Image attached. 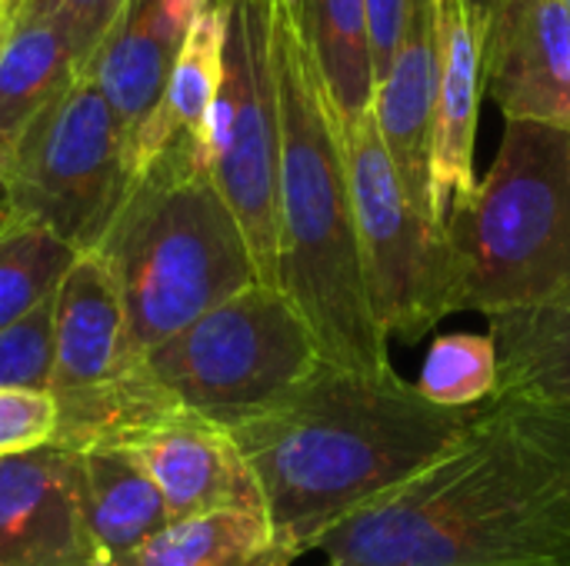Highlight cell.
<instances>
[{
  "label": "cell",
  "instance_id": "ffe728a7",
  "mask_svg": "<svg viewBox=\"0 0 570 566\" xmlns=\"http://www.w3.org/2000/svg\"><path fill=\"white\" fill-rule=\"evenodd\" d=\"M301 20L321 83L341 127L374 107L367 0H287Z\"/></svg>",
  "mask_w": 570,
  "mask_h": 566
},
{
  "label": "cell",
  "instance_id": "603a6c76",
  "mask_svg": "<svg viewBox=\"0 0 570 566\" xmlns=\"http://www.w3.org/2000/svg\"><path fill=\"white\" fill-rule=\"evenodd\" d=\"M77 250L43 227L13 220L0 234V330L50 300Z\"/></svg>",
  "mask_w": 570,
  "mask_h": 566
},
{
  "label": "cell",
  "instance_id": "e0dca14e",
  "mask_svg": "<svg viewBox=\"0 0 570 566\" xmlns=\"http://www.w3.org/2000/svg\"><path fill=\"white\" fill-rule=\"evenodd\" d=\"M77 454L83 470L87 527L100 566L124 564L170 524L167 500L134 454L120 447H90Z\"/></svg>",
  "mask_w": 570,
  "mask_h": 566
},
{
  "label": "cell",
  "instance_id": "d4e9b609",
  "mask_svg": "<svg viewBox=\"0 0 570 566\" xmlns=\"http://www.w3.org/2000/svg\"><path fill=\"white\" fill-rule=\"evenodd\" d=\"M57 294L0 330V390H47L53 370Z\"/></svg>",
  "mask_w": 570,
  "mask_h": 566
},
{
  "label": "cell",
  "instance_id": "484cf974",
  "mask_svg": "<svg viewBox=\"0 0 570 566\" xmlns=\"http://www.w3.org/2000/svg\"><path fill=\"white\" fill-rule=\"evenodd\" d=\"M130 0H13V17L53 27L77 57L80 73Z\"/></svg>",
  "mask_w": 570,
  "mask_h": 566
},
{
  "label": "cell",
  "instance_id": "4316f807",
  "mask_svg": "<svg viewBox=\"0 0 570 566\" xmlns=\"http://www.w3.org/2000/svg\"><path fill=\"white\" fill-rule=\"evenodd\" d=\"M57 437V404L47 390H0V457L50 447Z\"/></svg>",
  "mask_w": 570,
  "mask_h": 566
},
{
  "label": "cell",
  "instance_id": "8fae6325",
  "mask_svg": "<svg viewBox=\"0 0 570 566\" xmlns=\"http://www.w3.org/2000/svg\"><path fill=\"white\" fill-rule=\"evenodd\" d=\"M0 566H100L77 450L0 457Z\"/></svg>",
  "mask_w": 570,
  "mask_h": 566
},
{
  "label": "cell",
  "instance_id": "ac0fdd59",
  "mask_svg": "<svg viewBox=\"0 0 570 566\" xmlns=\"http://www.w3.org/2000/svg\"><path fill=\"white\" fill-rule=\"evenodd\" d=\"M498 394L570 407V284L548 300L491 314Z\"/></svg>",
  "mask_w": 570,
  "mask_h": 566
},
{
  "label": "cell",
  "instance_id": "cb8c5ba5",
  "mask_svg": "<svg viewBox=\"0 0 570 566\" xmlns=\"http://www.w3.org/2000/svg\"><path fill=\"white\" fill-rule=\"evenodd\" d=\"M431 404L464 410L491 404L498 394V350L491 334H448L428 350L414 384Z\"/></svg>",
  "mask_w": 570,
  "mask_h": 566
},
{
  "label": "cell",
  "instance_id": "277c9868",
  "mask_svg": "<svg viewBox=\"0 0 570 566\" xmlns=\"http://www.w3.org/2000/svg\"><path fill=\"white\" fill-rule=\"evenodd\" d=\"M97 250L120 284L137 360L224 300L264 284L190 137L170 140L130 183Z\"/></svg>",
  "mask_w": 570,
  "mask_h": 566
},
{
  "label": "cell",
  "instance_id": "2e32d148",
  "mask_svg": "<svg viewBox=\"0 0 570 566\" xmlns=\"http://www.w3.org/2000/svg\"><path fill=\"white\" fill-rule=\"evenodd\" d=\"M441 40V83L434 113V157H431V214L444 230L458 203H464L474 180V137L481 110V43L474 37L464 0H438Z\"/></svg>",
  "mask_w": 570,
  "mask_h": 566
},
{
  "label": "cell",
  "instance_id": "83f0119b",
  "mask_svg": "<svg viewBox=\"0 0 570 566\" xmlns=\"http://www.w3.org/2000/svg\"><path fill=\"white\" fill-rule=\"evenodd\" d=\"M407 7L411 0H367V20H371V57H374V87L387 73L401 33L407 23Z\"/></svg>",
  "mask_w": 570,
  "mask_h": 566
},
{
  "label": "cell",
  "instance_id": "d6986e66",
  "mask_svg": "<svg viewBox=\"0 0 570 566\" xmlns=\"http://www.w3.org/2000/svg\"><path fill=\"white\" fill-rule=\"evenodd\" d=\"M80 77L67 40L37 20L13 17L0 43V167H7L23 130Z\"/></svg>",
  "mask_w": 570,
  "mask_h": 566
},
{
  "label": "cell",
  "instance_id": "9a60e30c",
  "mask_svg": "<svg viewBox=\"0 0 570 566\" xmlns=\"http://www.w3.org/2000/svg\"><path fill=\"white\" fill-rule=\"evenodd\" d=\"M137 354L130 347L127 310L110 260L100 250L77 254L57 290L53 317V370L50 397L100 390L130 374Z\"/></svg>",
  "mask_w": 570,
  "mask_h": 566
},
{
  "label": "cell",
  "instance_id": "d6a6232c",
  "mask_svg": "<svg viewBox=\"0 0 570 566\" xmlns=\"http://www.w3.org/2000/svg\"><path fill=\"white\" fill-rule=\"evenodd\" d=\"M217 3H227V0H217ZM267 3H274V0H267Z\"/></svg>",
  "mask_w": 570,
  "mask_h": 566
},
{
  "label": "cell",
  "instance_id": "8992f818",
  "mask_svg": "<svg viewBox=\"0 0 570 566\" xmlns=\"http://www.w3.org/2000/svg\"><path fill=\"white\" fill-rule=\"evenodd\" d=\"M321 347L277 284H254L140 357L144 374L184 410L237 430L281 404Z\"/></svg>",
  "mask_w": 570,
  "mask_h": 566
},
{
  "label": "cell",
  "instance_id": "7a4b0ae2",
  "mask_svg": "<svg viewBox=\"0 0 570 566\" xmlns=\"http://www.w3.org/2000/svg\"><path fill=\"white\" fill-rule=\"evenodd\" d=\"M484 410H451L397 374L371 377L321 360L234 440L277 544L297 560L351 514L431 467Z\"/></svg>",
  "mask_w": 570,
  "mask_h": 566
},
{
  "label": "cell",
  "instance_id": "3957f363",
  "mask_svg": "<svg viewBox=\"0 0 570 566\" xmlns=\"http://www.w3.org/2000/svg\"><path fill=\"white\" fill-rule=\"evenodd\" d=\"M271 50L281 117L277 287L314 330L324 360L371 377L394 374L371 304L344 127L287 0L271 3Z\"/></svg>",
  "mask_w": 570,
  "mask_h": 566
},
{
  "label": "cell",
  "instance_id": "44dd1931",
  "mask_svg": "<svg viewBox=\"0 0 570 566\" xmlns=\"http://www.w3.org/2000/svg\"><path fill=\"white\" fill-rule=\"evenodd\" d=\"M224 33H227V13H224V3L217 0L187 27L180 50L174 57V70L167 80L157 123L150 130L147 167L177 137H190L200 147V153L207 150L210 113L224 83Z\"/></svg>",
  "mask_w": 570,
  "mask_h": 566
},
{
  "label": "cell",
  "instance_id": "9c48e42d",
  "mask_svg": "<svg viewBox=\"0 0 570 566\" xmlns=\"http://www.w3.org/2000/svg\"><path fill=\"white\" fill-rule=\"evenodd\" d=\"M344 153L377 324L417 344L451 314L448 237L404 193L371 110L344 123Z\"/></svg>",
  "mask_w": 570,
  "mask_h": 566
},
{
  "label": "cell",
  "instance_id": "1f68e13d",
  "mask_svg": "<svg viewBox=\"0 0 570 566\" xmlns=\"http://www.w3.org/2000/svg\"><path fill=\"white\" fill-rule=\"evenodd\" d=\"M10 23H13V0H0V43H3Z\"/></svg>",
  "mask_w": 570,
  "mask_h": 566
},
{
  "label": "cell",
  "instance_id": "4dcf8cb0",
  "mask_svg": "<svg viewBox=\"0 0 570 566\" xmlns=\"http://www.w3.org/2000/svg\"><path fill=\"white\" fill-rule=\"evenodd\" d=\"M13 224V200H10V183H7V173L0 167V234Z\"/></svg>",
  "mask_w": 570,
  "mask_h": 566
},
{
  "label": "cell",
  "instance_id": "836d02e7",
  "mask_svg": "<svg viewBox=\"0 0 570 566\" xmlns=\"http://www.w3.org/2000/svg\"><path fill=\"white\" fill-rule=\"evenodd\" d=\"M568 7H570V0H568Z\"/></svg>",
  "mask_w": 570,
  "mask_h": 566
},
{
  "label": "cell",
  "instance_id": "52a82bcc",
  "mask_svg": "<svg viewBox=\"0 0 570 566\" xmlns=\"http://www.w3.org/2000/svg\"><path fill=\"white\" fill-rule=\"evenodd\" d=\"M3 173L13 220L50 230L77 254L104 244L134 183L117 120L87 73L23 130Z\"/></svg>",
  "mask_w": 570,
  "mask_h": 566
},
{
  "label": "cell",
  "instance_id": "7402d4cb",
  "mask_svg": "<svg viewBox=\"0 0 570 566\" xmlns=\"http://www.w3.org/2000/svg\"><path fill=\"white\" fill-rule=\"evenodd\" d=\"M264 510H224L170 520L117 566H291Z\"/></svg>",
  "mask_w": 570,
  "mask_h": 566
},
{
  "label": "cell",
  "instance_id": "4fadbf2b",
  "mask_svg": "<svg viewBox=\"0 0 570 566\" xmlns=\"http://www.w3.org/2000/svg\"><path fill=\"white\" fill-rule=\"evenodd\" d=\"M438 83H441L438 0H411L401 47L387 73L374 87L371 113L377 120L381 140L387 147V157L397 170L404 193L431 224H434L431 157H434Z\"/></svg>",
  "mask_w": 570,
  "mask_h": 566
},
{
  "label": "cell",
  "instance_id": "5bb4252c",
  "mask_svg": "<svg viewBox=\"0 0 570 566\" xmlns=\"http://www.w3.org/2000/svg\"><path fill=\"white\" fill-rule=\"evenodd\" d=\"M180 40L184 30L157 0H130L83 70L117 120L130 180L147 167L150 130L157 123Z\"/></svg>",
  "mask_w": 570,
  "mask_h": 566
},
{
  "label": "cell",
  "instance_id": "30bf717a",
  "mask_svg": "<svg viewBox=\"0 0 570 566\" xmlns=\"http://www.w3.org/2000/svg\"><path fill=\"white\" fill-rule=\"evenodd\" d=\"M481 90L504 120L570 130L568 0H501L481 40Z\"/></svg>",
  "mask_w": 570,
  "mask_h": 566
},
{
  "label": "cell",
  "instance_id": "5b68a950",
  "mask_svg": "<svg viewBox=\"0 0 570 566\" xmlns=\"http://www.w3.org/2000/svg\"><path fill=\"white\" fill-rule=\"evenodd\" d=\"M451 314L484 317L570 284V130L508 120L501 150L444 227Z\"/></svg>",
  "mask_w": 570,
  "mask_h": 566
},
{
  "label": "cell",
  "instance_id": "f1b7e54d",
  "mask_svg": "<svg viewBox=\"0 0 570 566\" xmlns=\"http://www.w3.org/2000/svg\"><path fill=\"white\" fill-rule=\"evenodd\" d=\"M160 7H164V13L187 33V27L214 3V0H157Z\"/></svg>",
  "mask_w": 570,
  "mask_h": 566
},
{
  "label": "cell",
  "instance_id": "f546056e",
  "mask_svg": "<svg viewBox=\"0 0 570 566\" xmlns=\"http://www.w3.org/2000/svg\"><path fill=\"white\" fill-rule=\"evenodd\" d=\"M498 3H501V0H464V7H468V17H471V27H474V37H478V43L484 40V33H488V27H491Z\"/></svg>",
  "mask_w": 570,
  "mask_h": 566
},
{
  "label": "cell",
  "instance_id": "ba28073f",
  "mask_svg": "<svg viewBox=\"0 0 570 566\" xmlns=\"http://www.w3.org/2000/svg\"><path fill=\"white\" fill-rule=\"evenodd\" d=\"M224 83L207 130V170L237 217L257 274L277 284V170L281 117L271 50V3L227 0Z\"/></svg>",
  "mask_w": 570,
  "mask_h": 566
},
{
  "label": "cell",
  "instance_id": "7c38bea8",
  "mask_svg": "<svg viewBox=\"0 0 570 566\" xmlns=\"http://www.w3.org/2000/svg\"><path fill=\"white\" fill-rule=\"evenodd\" d=\"M120 450L134 454L167 500L170 520L264 510L261 487L230 430L170 407L144 424Z\"/></svg>",
  "mask_w": 570,
  "mask_h": 566
},
{
  "label": "cell",
  "instance_id": "6da1fadb",
  "mask_svg": "<svg viewBox=\"0 0 570 566\" xmlns=\"http://www.w3.org/2000/svg\"><path fill=\"white\" fill-rule=\"evenodd\" d=\"M317 550L324 566H570V407L491 400L431 467Z\"/></svg>",
  "mask_w": 570,
  "mask_h": 566
}]
</instances>
